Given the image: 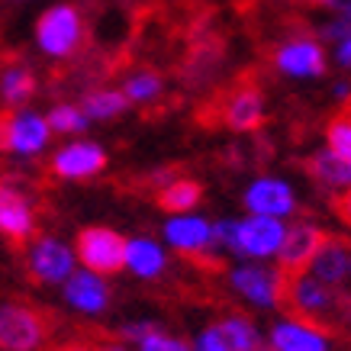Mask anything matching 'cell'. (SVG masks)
<instances>
[{"label": "cell", "mask_w": 351, "mask_h": 351, "mask_svg": "<svg viewBox=\"0 0 351 351\" xmlns=\"http://www.w3.org/2000/svg\"><path fill=\"white\" fill-rule=\"evenodd\" d=\"M348 290L326 287L319 280L303 271V274L284 277L280 287V303L290 313V319L303 322L309 329L322 332V335H341V319H345V306H348Z\"/></svg>", "instance_id": "6da1fadb"}, {"label": "cell", "mask_w": 351, "mask_h": 351, "mask_svg": "<svg viewBox=\"0 0 351 351\" xmlns=\"http://www.w3.org/2000/svg\"><path fill=\"white\" fill-rule=\"evenodd\" d=\"M52 335V316L26 300L0 303V348L39 351Z\"/></svg>", "instance_id": "7a4b0ae2"}, {"label": "cell", "mask_w": 351, "mask_h": 351, "mask_svg": "<svg viewBox=\"0 0 351 351\" xmlns=\"http://www.w3.org/2000/svg\"><path fill=\"white\" fill-rule=\"evenodd\" d=\"M0 239L20 252L39 239V213L26 193V184L0 178Z\"/></svg>", "instance_id": "3957f363"}, {"label": "cell", "mask_w": 351, "mask_h": 351, "mask_svg": "<svg viewBox=\"0 0 351 351\" xmlns=\"http://www.w3.org/2000/svg\"><path fill=\"white\" fill-rule=\"evenodd\" d=\"M36 43L49 58H71L84 45V13L75 3H55L36 23Z\"/></svg>", "instance_id": "277c9868"}, {"label": "cell", "mask_w": 351, "mask_h": 351, "mask_svg": "<svg viewBox=\"0 0 351 351\" xmlns=\"http://www.w3.org/2000/svg\"><path fill=\"white\" fill-rule=\"evenodd\" d=\"M77 258L90 274H119L126 267V239L107 226H87L77 232Z\"/></svg>", "instance_id": "5b68a950"}, {"label": "cell", "mask_w": 351, "mask_h": 351, "mask_svg": "<svg viewBox=\"0 0 351 351\" xmlns=\"http://www.w3.org/2000/svg\"><path fill=\"white\" fill-rule=\"evenodd\" d=\"M213 117L232 132H252L265 123V94L255 84H235L232 90L216 97ZM216 119L210 126H216Z\"/></svg>", "instance_id": "8992f818"}, {"label": "cell", "mask_w": 351, "mask_h": 351, "mask_svg": "<svg viewBox=\"0 0 351 351\" xmlns=\"http://www.w3.org/2000/svg\"><path fill=\"white\" fill-rule=\"evenodd\" d=\"M49 142V123L39 113L0 110V152L7 155H36Z\"/></svg>", "instance_id": "52a82bcc"}, {"label": "cell", "mask_w": 351, "mask_h": 351, "mask_svg": "<svg viewBox=\"0 0 351 351\" xmlns=\"http://www.w3.org/2000/svg\"><path fill=\"white\" fill-rule=\"evenodd\" d=\"M274 68L287 77H319L326 75V49L313 36H293L274 49Z\"/></svg>", "instance_id": "ba28073f"}, {"label": "cell", "mask_w": 351, "mask_h": 351, "mask_svg": "<svg viewBox=\"0 0 351 351\" xmlns=\"http://www.w3.org/2000/svg\"><path fill=\"white\" fill-rule=\"evenodd\" d=\"M322 239H326V232L313 223H293L290 229H284V239L277 248V271L284 277L303 274L313 255L319 252Z\"/></svg>", "instance_id": "9c48e42d"}, {"label": "cell", "mask_w": 351, "mask_h": 351, "mask_svg": "<svg viewBox=\"0 0 351 351\" xmlns=\"http://www.w3.org/2000/svg\"><path fill=\"white\" fill-rule=\"evenodd\" d=\"M26 271L36 284H62L75 274V255L58 239H36L26 258Z\"/></svg>", "instance_id": "30bf717a"}, {"label": "cell", "mask_w": 351, "mask_h": 351, "mask_svg": "<svg viewBox=\"0 0 351 351\" xmlns=\"http://www.w3.org/2000/svg\"><path fill=\"white\" fill-rule=\"evenodd\" d=\"M306 274L313 280H319L326 287H335V290H345L351 277V242L341 239V235H329L322 239L319 252L313 255V261L306 265Z\"/></svg>", "instance_id": "8fae6325"}, {"label": "cell", "mask_w": 351, "mask_h": 351, "mask_svg": "<svg viewBox=\"0 0 351 351\" xmlns=\"http://www.w3.org/2000/svg\"><path fill=\"white\" fill-rule=\"evenodd\" d=\"M284 239V223L267 219V216H252L245 223H235V255L267 258L277 255Z\"/></svg>", "instance_id": "7c38bea8"}, {"label": "cell", "mask_w": 351, "mask_h": 351, "mask_svg": "<svg viewBox=\"0 0 351 351\" xmlns=\"http://www.w3.org/2000/svg\"><path fill=\"white\" fill-rule=\"evenodd\" d=\"M107 168V152L94 145V142H75L68 145L49 161V171L55 178H68V181H77V178H94Z\"/></svg>", "instance_id": "4fadbf2b"}, {"label": "cell", "mask_w": 351, "mask_h": 351, "mask_svg": "<svg viewBox=\"0 0 351 351\" xmlns=\"http://www.w3.org/2000/svg\"><path fill=\"white\" fill-rule=\"evenodd\" d=\"M245 206L255 216H267V219H280L297 210V197L290 191V184L274 181V178H261L245 191Z\"/></svg>", "instance_id": "5bb4252c"}, {"label": "cell", "mask_w": 351, "mask_h": 351, "mask_svg": "<svg viewBox=\"0 0 351 351\" xmlns=\"http://www.w3.org/2000/svg\"><path fill=\"white\" fill-rule=\"evenodd\" d=\"M232 287L245 300H252L258 306H277L280 303V287H284V274L271 271V267H235Z\"/></svg>", "instance_id": "9a60e30c"}, {"label": "cell", "mask_w": 351, "mask_h": 351, "mask_svg": "<svg viewBox=\"0 0 351 351\" xmlns=\"http://www.w3.org/2000/svg\"><path fill=\"white\" fill-rule=\"evenodd\" d=\"M64 300L81 313H104L110 306V287L97 274H71L64 280Z\"/></svg>", "instance_id": "2e32d148"}, {"label": "cell", "mask_w": 351, "mask_h": 351, "mask_svg": "<svg viewBox=\"0 0 351 351\" xmlns=\"http://www.w3.org/2000/svg\"><path fill=\"white\" fill-rule=\"evenodd\" d=\"M271 348L274 351H329V335L309 329L297 319H280L271 329Z\"/></svg>", "instance_id": "e0dca14e"}, {"label": "cell", "mask_w": 351, "mask_h": 351, "mask_svg": "<svg viewBox=\"0 0 351 351\" xmlns=\"http://www.w3.org/2000/svg\"><path fill=\"white\" fill-rule=\"evenodd\" d=\"M306 174L316 184L329 187V191H348L351 187V161L332 155L329 149L309 155L306 158Z\"/></svg>", "instance_id": "ac0fdd59"}, {"label": "cell", "mask_w": 351, "mask_h": 351, "mask_svg": "<svg viewBox=\"0 0 351 351\" xmlns=\"http://www.w3.org/2000/svg\"><path fill=\"white\" fill-rule=\"evenodd\" d=\"M3 71H0V94L3 100L10 104V110L16 104H26L32 94H36V75H32V68L20 58H13V62L0 64Z\"/></svg>", "instance_id": "d6986e66"}, {"label": "cell", "mask_w": 351, "mask_h": 351, "mask_svg": "<svg viewBox=\"0 0 351 351\" xmlns=\"http://www.w3.org/2000/svg\"><path fill=\"white\" fill-rule=\"evenodd\" d=\"M126 265L132 267V274L142 280H155L165 274V252L152 239H129L126 242Z\"/></svg>", "instance_id": "ffe728a7"}, {"label": "cell", "mask_w": 351, "mask_h": 351, "mask_svg": "<svg viewBox=\"0 0 351 351\" xmlns=\"http://www.w3.org/2000/svg\"><path fill=\"white\" fill-rule=\"evenodd\" d=\"M155 197H158V200H155L158 210H165V213H171V216H181L203 200V184L193 181V178H178V181H171L168 187H161Z\"/></svg>", "instance_id": "44dd1931"}, {"label": "cell", "mask_w": 351, "mask_h": 351, "mask_svg": "<svg viewBox=\"0 0 351 351\" xmlns=\"http://www.w3.org/2000/svg\"><path fill=\"white\" fill-rule=\"evenodd\" d=\"M219 329H223L226 341H229V348L232 351H255L258 345H261V339H258V329L255 322L248 319L245 313H229L223 322H216Z\"/></svg>", "instance_id": "7402d4cb"}, {"label": "cell", "mask_w": 351, "mask_h": 351, "mask_svg": "<svg viewBox=\"0 0 351 351\" xmlns=\"http://www.w3.org/2000/svg\"><path fill=\"white\" fill-rule=\"evenodd\" d=\"M126 107H129V100L123 97V90H107V87H100V90L84 94V107H81V113L90 117V119H113V117H119Z\"/></svg>", "instance_id": "603a6c76"}, {"label": "cell", "mask_w": 351, "mask_h": 351, "mask_svg": "<svg viewBox=\"0 0 351 351\" xmlns=\"http://www.w3.org/2000/svg\"><path fill=\"white\" fill-rule=\"evenodd\" d=\"M123 97L129 104H155L161 97V77L155 71H138V75L126 77Z\"/></svg>", "instance_id": "cb8c5ba5"}, {"label": "cell", "mask_w": 351, "mask_h": 351, "mask_svg": "<svg viewBox=\"0 0 351 351\" xmlns=\"http://www.w3.org/2000/svg\"><path fill=\"white\" fill-rule=\"evenodd\" d=\"M326 142H329V152L339 155V158L351 161V117H335L326 126Z\"/></svg>", "instance_id": "d4e9b609"}, {"label": "cell", "mask_w": 351, "mask_h": 351, "mask_svg": "<svg viewBox=\"0 0 351 351\" xmlns=\"http://www.w3.org/2000/svg\"><path fill=\"white\" fill-rule=\"evenodd\" d=\"M49 123V132H81L87 126V117L71 104H58V107L45 117Z\"/></svg>", "instance_id": "484cf974"}, {"label": "cell", "mask_w": 351, "mask_h": 351, "mask_svg": "<svg viewBox=\"0 0 351 351\" xmlns=\"http://www.w3.org/2000/svg\"><path fill=\"white\" fill-rule=\"evenodd\" d=\"M138 351H193L187 341L174 339V335H165V332H152L149 339L138 341Z\"/></svg>", "instance_id": "4316f807"}, {"label": "cell", "mask_w": 351, "mask_h": 351, "mask_svg": "<svg viewBox=\"0 0 351 351\" xmlns=\"http://www.w3.org/2000/svg\"><path fill=\"white\" fill-rule=\"evenodd\" d=\"M348 36H351V7L345 13H335V20L322 26V39H329V43H341Z\"/></svg>", "instance_id": "83f0119b"}, {"label": "cell", "mask_w": 351, "mask_h": 351, "mask_svg": "<svg viewBox=\"0 0 351 351\" xmlns=\"http://www.w3.org/2000/svg\"><path fill=\"white\" fill-rule=\"evenodd\" d=\"M197 351H232V348H229L223 329H219V326H210L206 332H200V339H197Z\"/></svg>", "instance_id": "f1b7e54d"}, {"label": "cell", "mask_w": 351, "mask_h": 351, "mask_svg": "<svg viewBox=\"0 0 351 351\" xmlns=\"http://www.w3.org/2000/svg\"><path fill=\"white\" fill-rule=\"evenodd\" d=\"M332 210H335V216H339L341 223L351 226V187L341 193V197H335V200H332Z\"/></svg>", "instance_id": "f546056e"}, {"label": "cell", "mask_w": 351, "mask_h": 351, "mask_svg": "<svg viewBox=\"0 0 351 351\" xmlns=\"http://www.w3.org/2000/svg\"><path fill=\"white\" fill-rule=\"evenodd\" d=\"M335 62H339L341 68H348V71H351V36L339 43V49H335Z\"/></svg>", "instance_id": "4dcf8cb0"}, {"label": "cell", "mask_w": 351, "mask_h": 351, "mask_svg": "<svg viewBox=\"0 0 351 351\" xmlns=\"http://www.w3.org/2000/svg\"><path fill=\"white\" fill-rule=\"evenodd\" d=\"M55 351H97V348H90L87 341H64V345H58Z\"/></svg>", "instance_id": "1f68e13d"}, {"label": "cell", "mask_w": 351, "mask_h": 351, "mask_svg": "<svg viewBox=\"0 0 351 351\" xmlns=\"http://www.w3.org/2000/svg\"><path fill=\"white\" fill-rule=\"evenodd\" d=\"M97 351H129V345H123V341H117V339H107V341H100Z\"/></svg>", "instance_id": "d6a6232c"}, {"label": "cell", "mask_w": 351, "mask_h": 351, "mask_svg": "<svg viewBox=\"0 0 351 351\" xmlns=\"http://www.w3.org/2000/svg\"><path fill=\"white\" fill-rule=\"evenodd\" d=\"M335 97H339V100H348V97H351V87L348 84H335Z\"/></svg>", "instance_id": "836d02e7"}, {"label": "cell", "mask_w": 351, "mask_h": 351, "mask_svg": "<svg viewBox=\"0 0 351 351\" xmlns=\"http://www.w3.org/2000/svg\"><path fill=\"white\" fill-rule=\"evenodd\" d=\"M255 351H274V348H265V345H258V348Z\"/></svg>", "instance_id": "e575fe53"}, {"label": "cell", "mask_w": 351, "mask_h": 351, "mask_svg": "<svg viewBox=\"0 0 351 351\" xmlns=\"http://www.w3.org/2000/svg\"><path fill=\"white\" fill-rule=\"evenodd\" d=\"M345 117H351V97H348V113H345Z\"/></svg>", "instance_id": "d590c367"}, {"label": "cell", "mask_w": 351, "mask_h": 351, "mask_svg": "<svg viewBox=\"0 0 351 351\" xmlns=\"http://www.w3.org/2000/svg\"><path fill=\"white\" fill-rule=\"evenodd\" d=\"M348 280H351V277H348Z\"/></svg>", "instance_id": "8d00e7d4"}]
</instances>
